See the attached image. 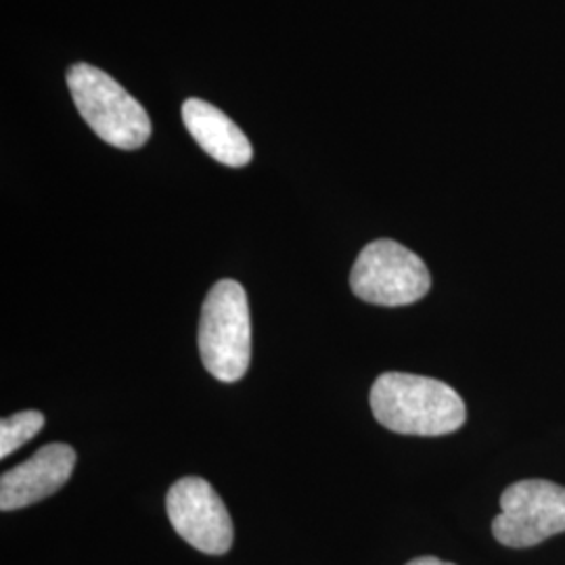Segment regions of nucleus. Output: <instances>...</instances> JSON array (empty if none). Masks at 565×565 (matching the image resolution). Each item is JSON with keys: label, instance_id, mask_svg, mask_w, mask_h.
Segmentation results:
<instances>
[{"label": "nucleus", "instance_id": "39448f33", "mask_svg": "<svg viewBox=\"0 0 565 565\" xmlns=\"http://www.w3.org/2000/svg\"><path fill=\"white\" fill-rule=\"evenodd\" d=\"M565 532V488L546 480H522L501 497L492 534L501 545L527 548Z\"/></svg>", "mask_w": 565, "mask_h": 565}, {"label": "nucleus", "instance_id": "20e7f679", "mask_svg": "<svg viewBox=\"0 0 565 565\" xmlns=\"http://www.w3.org/2000/svg\"><path fill=\"white\" fill-rule=\"evenodd\" d=\"M356 298L377 306H408L419 302L431 287L424 260L392 239L369 243L350 273Z\"/></svg>", "mask_w": 565, "mask_h": 565}, {"label": "nucleus", "instance_id": "0eeeda50", "mask_svg": "<svg viewBox=\"0 0 565 565\" xmlns=\"http://www.w3.org/2000/svg\"><path fill=\"white\" fill-rule=\"evenodd\" d=\"M76 459V450L70 445L42 446L25 463L2 473L0 509L15 511L55 494L72 478Z\"/></svg>", "mask_w": 565, "mask_h": 565}, {"label": "nucleus", "instance_id": "f03ea898", "mask_svg": "<svg viewBox=\"0 0 565 565\" xmlns=\"http://www.w3.org/2000/svg\"><path fill=\"white\" fill-rule=\"evenodd\" d=\"M198 345L203 366L216 380L239 382L252 361V319L247 294L231 279L218 281L202 308Z\"/></svg>", "mask_w": 565, "mask_h": 565}, {"label": "nucleus", "instance_id": "423d86ee", "mask_svg": "<svg viewBox=\"0 0 565 565\" xmlns=\"http://www.w3.org/2000/svg\"><path fill=\"white\" fill-rule=\"evenodd\" d=\"M166 511L172 527L191 546L207 555H224L233 546V522L223 499L203 478H182L168 490Z\"/></svg>", "mask_w": 565, "mask_h": 565}, {"label": "nucleus", "instance_id": "7ed1b4c3", "mask_svg": "<svg viewBox=\"0 0 565 565\" xmlns=\"http://www.w3.org/2000/svg\"><path fill=\"white\" fill-rule=\"evenodd\" d=\"M67 86L84 121L93 132L116 149H139L151 137V120L141 103L99 67L76 63Z\"/></svg>", "mask_w": 565, "mask_h": 565}, {"label": "nucleus", "instance_id": "9d476101", "mask_svg": "<svg viewBox=\"0 0 565 565\" xmlns=\"http://www.w3.org/2000/svg\"><path fill=\"white\" fill-rule=\"evenodd\" d=\"M406 565H455L448 564V562H443V559H438V557H417V559H413V562H408Z\"/></svg>", "mask_w": 565, "mask_h": 565}, {"label": "nucleus", "instance_id": "1a4fd4ad", "mask_svg": "<svg viewBox=\"0 0 565 565\" xmlns=\"http://www.w3.org/2000/svg\"><path fill=\"white\" fill-rule=\"evenodd\" d=\"M44 427L41 411H23L0 422V459H7L18 448L28 445Z\"/></svg>", "mask_w": 565, "mask_h": 565}, {"label": "nucleus", "instance_id": "6e6552de", "mask_svg": "<svg viewBox=\"0 0 565 565\" xmlns=\"http://www.w3.org/2000/svg\"><path fill=\"white\" fill-rule=\"evenodd\" d=\"M181 114L189 135L210 158L231 168H243L252 162V142L218 107L202 99H186L182 103Z\"/></svg>", "mask_w": 565, "mask_h": 565}, {"label": "nucleus", "instance_id": "f257e3e1", "mask_svg": "<svg viewBox=\"0 0 565 565\" xmlns=\"http://www.w3.org/2000/svg\"><path fill=\"white\" fill-rule=\"evenodd\" d=\"M371 411L380 424L404 436H446L467 419L463 398L450 385L398 371L377 377Z\"/></svg>", "mask_w": 565, "mask_h": 565}]
</instances>
